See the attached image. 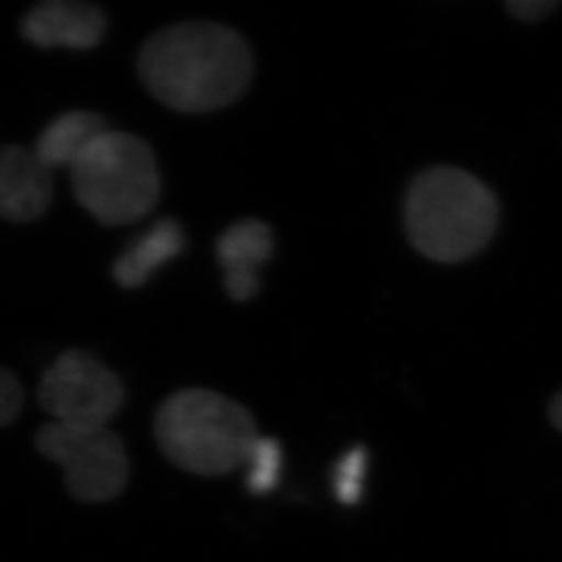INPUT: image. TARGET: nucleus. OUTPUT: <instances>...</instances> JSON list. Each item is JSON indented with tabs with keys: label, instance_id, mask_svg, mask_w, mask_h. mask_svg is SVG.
Segmentation results:
<instances>
[{
	"label": "nucleus",
	"instance_id": "1",
	"mask_svg": "<svg viewBox=\"0 0 562 562\" xmlns=\"http://www.w3.org/2000/svg\"><path fill=\"white\" fill-rule=\"evenodd\" d=\"M138 74L146 90L180 113H211L248 90L255 59L236 30L215 21H181L142 46Z\"/></svg>",
	"mask_w": 562,
	"mask_h": 562
},
{
	"label": "nucleus",
	"instance_id": "2",
	"mask_svg": "<svg viewBox=\"0 0 562 562\" xmlns=\"http://www.w3.org/2000/svg\"><path fill=\"white\" fill-rule=\"evenodd\" d=\"M498 220L496 194L461 167L425 169L404 202L408 240L423 257L442 265L480 255L494 238Z\"/></svg>",
	"mask_w": 562,
	"mask_h": 562
},
{
	"label": "nucleus",
	"instance_id": "3",
	"mask_svg": "<svg viewBox=\"0 0 562 562\" xmlns=\"http://www.w3.org/2000/svg\"><path fill=\"white\" fill-rule=\"evenodd\" d=\"M155 438L181 471L220 477L246 464L259 429L240 402L213 390L186 387L162 402Z\"/></svg>",
	"mask_w": 562,
	"mask_h": 562
},
{
	"label": "nucleus",
	"instance_id": "4",
	"mask_svg": "<svg viewBox=\"0 0 562 562\" xmlns=\"http://www.w3.org/2000/svg\"><path fill=\"white\" fill-rule=\"evenodd\" d=\"M69 171L76 199L104 225L138 222L161 194L155 150L127 132L106 130Z\"/></svg>",
	"mask_w": 562,
	"mask_h": 562
},
{
	"label": "nucleus",
	"instance_id": "5",
	"mask_svg": "<svg viewBox=\"0 0 562 562\" xmlns=\"http://www.w3.org/2000/svg\"><path fill=\"white\" fill-rule=\"evenodd\" d=\"M34 446L46 461L60 467L67 494L78 503H111L127 487L130 457L109 427L80 429L50 422L36 431Z\"/></svg>",
	"mask_w": 562,
	"mask_h": 562
},
{
	"label": "nucleus",
	"instance_id": "6",
	"mask_svg": "<svg viewBox=\"0 0 562 562\" xmlns=\"http://www.w3.org/2000/svg\"><path fill=\"white\" fill-rule=\"evenodd\" d=\"M123 398L120 378L80 348L60 352L38 383L42 408L53 423L67 427H106L120 413Z\"/></svg>",
	"mask_w": 562,
	"mask_h": 562
},
{
	"label": "nucleus",
	"instance_id": "7",
	"mask_svg": "<svg viewBox=\"0 0 562 562\" xmlns=\"http://www.w3.org/2000/svg\"><path fill=\"white\" fill-rule=\"evenodd\" d=\"M53 199V169L25 146H0V220L38 222L48 213Z\"/></svg>",
	"mask_w": 562,
	"mask_h": 562
},
{
	"label": "nucleus",
	"instance_id": "8",
	"mask_svg": "<svg viewBox=\"0 0 562 562\" xmlns=\"http://www.w3.org/2000/svg\"><path fill=\"white\" fill-rule=\"evenodd\" d=\"M21 36L41 48L90 50L101 44L106 18L97 4L81 0H44L20 21Z\"/></svg>",
	"mask_w": 562,
	"mask_h": 562
},
{
	"label": "nucleus",
	"instance_id": "9",
	"mask_svg": "<svg viewBox=\"0 0 562 562\" xmlns=\"http://www.w3.org/2000/svg\"><path fill=\"white\" fill-rule=\"evenodd\" d=\"M273 232L255 217L232 223L217 238V259L223 269L225 292L232 301L246 302L257 296L259 271L273 257Z\"/></svg>",
	"mask_w": 562,
	"mask_h": 562
},
{
	"label": "nucleus",
	"instance_id": "10",
	"mask_svg": "<svg viewBox=\"0 0 562 562\" xmlns=\"http://www.w3.org/2000/svg\"><path fill=\"white\" fill-rule=\"evenodd\" d=\"M186 248V232L180 222L162 217L132 241L113 262V278L121 288H140L173 261Z\"/></svg>",
	"mask_w": 562,
	"mask_h": 562
},
{
	"label": "nucleus",
	"instance_id": "11",
	"mask_svg": "<svg viewBox=\"0 0 562 562\" xmlns=\"http://www.w3.org/2000/svg\"><path fill=\"white\" fill-rule=\"evenodd\" d=\"M106 130V121L99 113L67 111L42 130L34 153L53 171L60 167L71 169Z\"/></svg>",
	"mask_w": 562,
	"mask_h": 562
},
{
	"label": "nucleus",
	"instance_id": "12",
	"mask_svg": "<svg viewBox=\"0 0 562 562\" xmlns=\"http://www.w3.org/2000/svg\"><path fill=\"white\" fill-rule=\"evenodd\" d=\"M281 462H283V454H281V446L278 440L273 438H262L252 446L250 454H248V473H246V487L250 494L255 496H265L271 490L278 487L280 482Z\"/></svg>",
	"mask_w": 562,
	"mask_h": 562
},
{
	"label": "nucleus",
	"instance_id": "13",
	"mask_svg": "<svg viewBox=\"0 0 562 562\" xmlns=\"http://www.w3.org/2000/svg\"><path fill=\"white\" fill-rule=\"evenodd\" d=\"M367 461V450L362 446H355L336 462L331 473V485L338 503L352 506L361 501Z\"/></svg>",
	"mask_w": 562,
	"mask_h": 562
},
{
	"label": "nucleus",
	"instance_id": "14",
	"mask_svg": "<svg viewBox=\"0 0 562 562\" xmlns=\"http://www.w3.org/2000/svg\"><path fill=\"white\" fill-rule=\"evenodd\" d=\"M23 385L7 367H0V427L18 422L23 411Z\"/></svg>",
	"mask_w": 562,
	"mask_h": 562
},
{
	"label": "nucleus",
	"instance_id": "15",
	"mask_svg": "<svg viewBox=\"0 0 562 562\" xmlns=\"http://www.w3.org/2000/svg\"><path fill=\"white\" fill-rule=\"evenodd\" d=\"M561 0H508L506 11L522 23H536L559 9Z\"/></svg>",
	"mask_w": 562,
	"mask_h": 562
},
{
	"label": "nucleus",
	"instance_id": "16",
	"mask_svg": "<svg viewBox=\"0 0 562 562\" xmlns=\"http://www.w3.org/2000/svg\"><path fill=\"white\" fill-rule=\"evenodd\" d=\"M548 417H550L552 427H554V429H559L562 434V390L561 392H557V394H554V398L550 401V406H548Z\"/></svg>",
	"mask_w": 562,
	"mask_h": 562
}]
</instances>
